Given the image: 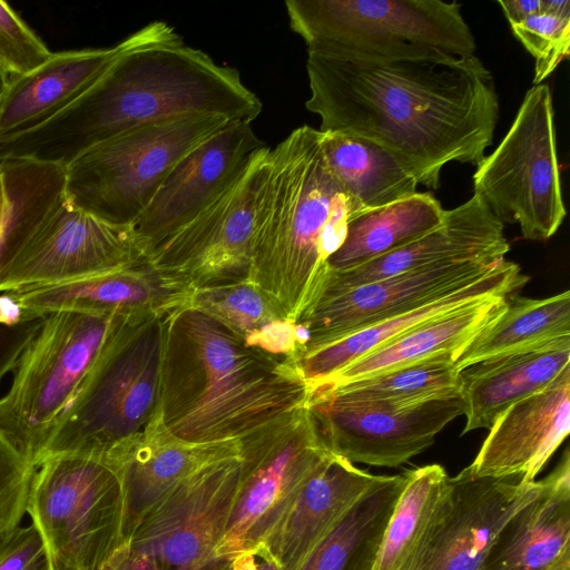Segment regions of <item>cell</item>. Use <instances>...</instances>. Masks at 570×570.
<instances>
[{"mask_svg":"<svg viewBox=\"0 0 570 570\" xmlns=\"http://www.w3.org/2000/svg\"><path fill=\"white\" fill-rule=\"evenodd\" d=\"M306 71L320 131L384 147L428 188L450 163L478 166L492 145L499 97L475 55L307 49Z\"/></svg>","mask_w":570,"mask_h":570,"instance_id":"6da1fadb","label":"cell"},{"mask_svg":"<svg viewBox=\"0 0 570 570\" xmlns=\"http://www.w3.org/2000/svg\"><path fill=\"white\" fill-rule=\"evenodd\" d=\"M263 109L239 72L187 46L175 29L154 21L110 68L61 112L0 139V161L27 159L63 167L129 130L188 115L253 122Z\"/></svg>","mask_w":570,"mask_h":570,"instance_id":"7a4b0ae2","label":"cell"},{"mask_svg":"<svg viewBox=\"0 0 570 570\" xmlns=\"http://www.w3.org/2000/svg\"><path fill=\"white\" fill-rule=\"evenodd\" d=\"M307 396L293 357L247 346L189 301L164 314L159 413L177 439L239 440Z\"/></svg>","mask_w":570,"mask_h":570,"instance_id":"3957f363","label":"cell"},{"mask_svg":"<svg viewBox=\"0 0 570 570\" xmlns=\"http://www.w3.org/2000/svg\"><path fill=\"white\" fill-rule=\"evenodd\" d=\"M360 212L326 164L320 130L294 129L271 148L248 279L296 323L315 301L348 219Z\"/></svg>","mask_w":570,"mask_h":570,"instance_id":"277c9868","label":"cell"},{"mask_svg":"<svg viewBox=\"0 0 570 570\" xmlns=\"http://www.w3.org/2000/svg\"><path fill=\"white\" fill-rule=\"evenodd\" d=\"M164 314L135 313L116 327L53 423L36 464L58 454L106 456L159 411Z\"/></svg>","mask_w":570,"mask_h":570,"instance_id":"5b68a950","label":"cell"},{"mask_svg":"<svg viewBox=\"0 0 570 570\" xmlns=\"http://www.w3.org/2000/svg\"><path fill=\"white\" fill-rule=\"evenodd\" d=\"M27 513L51 570H100L127 544L124 479L108 456L41 459L30 481Z\"/></svg>","mask_w":570,"mask_h":570,"instance_id":"8992f818","label":"cell"},{"mask_svg":"<svg viewBox=\"0 0 570 570\" xmlns=\"http://www.w3.org/2000/svg\"><path fill=\"white\" fill-rule=\"evenodd\" d=\"M232 121L188 115L116 136L66 166L65 197L106 222L132 225L171 168Z\"/></svg>","mask_w":570,"mask_h":570,"instance_id":"52a82bcc","label":"cell"},{"mask_svg":"<svg viewBox=\"0 0 570 570\" xmlns=\"http://www.w3.org/2000/svg\"><path fill=\"white\" fill-rule=\"evenodd\" d=\"M127 315L51 313L23 351L0 399V430L33 465L53 423Z\"/></svg>","mask_w":570,"mask_h":570,"instance_id":"ba28073f","label":"cell"},{"mask_svg":"<svg viewBox=\"0 0 570 570\" xmlns=\"http://www.w3.org/2000/svg\"><path fill=\"white\" fill-rule=\"evenodd\" d=\"M292 30L307 49L371 55L443 51L474 56V36L456 1L287 0Z\"/></svg>","mask_w":570,"mask_h":570,"instance_id":"9c48e42d","label":"cell"},{"mask_svg":"<svg viewBox=\"0 0 570 570\" xmlns=\"http://www.w3.org/2000/svg\"><path fill=\"white\" fill-rule=\"evenodd\" d=\"M549 86L530 88L499 146L473 175L474 193L522 237L548 240L566 217Z\"/></svg>","mask_w":570,"mask_h":570,"instance_id":"30bf717a","label":"cell"},{"mask_svg":"<svg viewBox=\"0 0 570 570\" xmlns=\"http://www.w3.org/2000/svg\"><path fill=\"white\" fill-rule=\"evenodd\" d=\"M240 441V478L216 554L233 560L263 542L298 491L332 453L303 405Z\"/></svg>","mask_w":570,"mask_h":570,"instance_id":"8fae6325","label":"cell"},{"mask_svg":"<svg viewBox=\"0 0 570 570\" xmlns=\"http://www.w3.org/2000/svg\"><path fill=\"white\" fill-rule=\"evenodd\" d=\"M269 156L267 146L255 151L210 204L148 254V263L191 292L248 279Z\"/></svg>","mask_w":570,"mask_h":570,"instance_id":"7c38bea8","label":"cell"},{"mask_svg":"<svg viewBox=\"0 0 570 570\" xmlns=\"http://www.w3.org/2000/svg\"><path fill=\"white\" fill-rule=\"evenodd\" d=\"M240 478V455L213 463L176 485L141 518L128 546L158 570H228L219 558Z\"/></svg>","mask_w":570,"mask_h":570,"instance_id":"4fadbf2b","label":"cell"},{"mask_svg":"<svg viewBox=\"0 0 570 570\" xmlns=\"http://www.w3.org/2000/svg\"><path fill=\"white\" fill-rule=\"evenodd\" d=\"M305 405L332 453L352 463L387 468L425 451L448 423L464 414L461 394L392 407L309 392Z\"/></svg>","mask_w":570,"mask_h":570,"instance_id":"5bb4252c","label":"cell"},{"mask_svg":"<svg viewBox=\"0 0 570 570\" xmlns=\"http://www.w3.org/2000/svg\"><path fill=\"white\" fill-rule=\"evenodd\" d=\"M542 487L543 479L479 476L468 466L449 476L411 570H479L505 522Z\"/></svg>","mask_w":570,"mask_h":570,"instance_id":"9a60e30c","label":"cell"},{"mask_svg":"<svg viewBox=\"0 0 570 570\" xmlns=\"http://www.w3.org/2000/svg\"><path fill=\"white\" fill-rule=\"evenodd\" d=\"M145 259L132 225L106 222L65 197L8 269L0 293L96 276Z\"/></svg>","mask_w":570,"mask_h":570,"instance_id":"2e32d148","label":"cell"},{"mask_svg":"<svg viewBox=\"0 0 570 570\" xmlns=\"http://www.w3.org/2000/svg\"><path fill=\"white\" fill-rule=\"evenodd\" d=\"M504 258L432 265L320 296L296 322L301 341L296 352L331 343L426 303L483 276Z\"/></svg>","mask_w":570,"mask_h":570,"instance_id":"e0dca14e","label":"cell"},{"mask_svg":"<svg viewBox=\"0 0 570 570\" xmlns=\"http://www.w3.org/2000/svg\"><path fill=\"white\" fill-rule=\"evenodd\" d=\"M264 146L252 122L235 120L186 154L132 224L146 256L210 204Z\"/></svg>","mask_w":570,"mask_h":570,"instance_id":"ac0fdd59","label":"cell"},{"mask_svg":"<svg viewBox=\"0 0 570 570\" xmlns=\"http://www.w3.org/2000/svg\"><path fill=\"white\" fill-rule=\"evenodd\" d=\"M509 250L503 223L474 193L465 203L444 210L442 223L424 236L364 265L328 271L316 298L432 265L504 258Z\"/></svg>","mask_w":570,"mask_h":570,"instance_id":"d6986e66","label":"cell"},{"mask_svg":"<svg viewBox=\"0 0 570 570\" xmlns=\"http://www.w3.org/2000/svg\"><path fill=\"white\" fill-rule=\"evenodd\" d=\"M570 367L494 421L474 461L479 476L533 481L570 430Z\"/></svg>","mask_w":570,"mask_h":570,"instance_id":"ffe728a7","label":"cell"},{"mask_svg":"<svg viewBox=\"0 0 570 570\" xmlns=\"http://www.w3.org/2000/svg\"><path fill=\"white\" fill-rule=\"evenodd\" d=\"M238 455L239 440L191 443L177 439L158 411L141 433L106 455L124 479L127 543L146 512L171 489L206 466Z\"/></svg>","mask_w":570,"mask_h":570,"instance_id":"44dd1931","label":"cell"},{"mask_svg":"<svg viewBox=\"0 0 570 570\" xmlns=\"http://www.w3.org/2000/svg\"><path fill=\"white\" fill-rule=\"evenodd\" d=\"M24 320L55 312L156 313L187 303L191 291L153 267L147 259L80 279L10 292Z\"/></svg>","mask_w":570,"mask_h":570,"instance_id":"7402d4cb","label":"cell"},{"mask_svg":"<svg viewBox=\"0 0 570 570\" xmlns=\"http://www.w3.org/2000/svg\"><path fill=\"white\" fill-rule=\"evenodd\" d=\"M528 279L518 264L504 258L465 285L331 343L298 351L293 360L309 390L421 323L487 296L518 294Z\"/></svg>","mask_w":570,"mask_h":570,"instance_id":"603a6c76","label":"cell"},{"mask_svg":"<svg viewBox=\"0 0 570 570\" xmlns=\"http://www.w3.org/2000/svg\"><path fill=\"white\" fill-rule=\"evenodd\" d=\"M479 570H570L569 450L538 497L502 527Z\"/></svg>","mask_w":570,"mask_h":570,"instance_id":"cb8c5ba5","label":"cell"},{"mask_svg":"<svg viewBox=\"0 0 570 570\" xmlns=\"http://www.w3.org/2000/svg\"><path fill=\"white\" fill-rule=\"evenodd\" d=\"M570 367V335L473 363L460 371L466 416L463 433L490 429L501 413L552 383Z\"/></svg>","mask_w":570,"mask_h":570,"instance_id":"d4e9b609","label":"cell"},{"mask_svg":"<svg viewBox=\"0 0 570 570\" xmlns=\"http://www.w3.org/2000/svg\"><path fill=\"white\" fill-rule=\"evenodd\" d=\"M134 33L110 48L53 52L33 71L9 81L0 99V139L48 121L85 94L129 48Z\"/></svg>","mask_w":570,"mask_h":570,"instance_id":"484cf974","label":"cell"},{"mask_svg":"<svg viewBox=\"0 0 570 570\" xmlns=\"http://www.w3.org/2000/svg\"><path fill=\"white\" fill-rule=\"evenodd\" d=\"M377 475L331 453L264 542L283 570H296Z\"/></svg>","mask_w":570,"mask_h":570,"instance_id":"4316f807","label":"cell"},{"mask_svg":"<svg viewBox=\"0 0 570 570\" xmlns=\"http://www.w3.org/2000/svg\"><path fill=\"white\" fill-rule=\"evenodd\" d=\"M509 296H487L430 318L363 355L316 386L367 377L442 352H454L458 356L503 311Z\"/></svg>","mask_w":570,"mask_h":570,"instance_id":"83f0119b","label":"cell"},{"mask_svg":"<svg viewBox=\"0 0 570 570\" xmlns=\"http://www.w3.org/2000/svg\"><path fill=\"white\" fill-rule=\"evenodd\" d=\"M407 473L377 475L296 570H374Z\"/></svg>","mask_w":570,"mask_h":570,"instance_id":"f1b7e54d","label":"cell"},{"mask_svg":"<svg viewBox=\"0 0 570 570\" xmlns=\"http://www.w3.org/2000/svg\"><path fill=\"white\" fill-rule=\"evenodd\" d=\"M0 285L52 210L65 199L66 167L36 160L0 161Z\"/></svg>","mask_w":570,"mask_h":570,"instance_id":"f546056e","label":"cell"},{"mask_svg":"<svg viewBox=\"0 0 570 570\" xmlns=\"http://www.w3.org/2000/svg\"><path fill=\"white\" fill-rule=\"evenodd\" d=\"M444 209L430 193L414 195L352 216L341 246L327 261L328 271L364 265L436 228Z\"/></svg>","mask_w":570,"mask_h":570,"instance_id":"4dcf8cb0","label":"cell"},{"mask_svg":"<svg viewBox=\"0 0 570 570\" xmlns=\"http://www.w3.org/2000/svg\"><path fill=\"white\" fill-rule=\"evenodd\" d=\"M320 132L331 173L361 212L416 193L414 175L384 147L356 136Z\"/></svg>","mask_w":570,"mask_h":570,"instance_id":"1f68e13d","label":"cell"},{"mask_svg":"<svg viewBox=\"0 0 570 570\" xmlns=\"http://www.w3.org/2000/svg\"><path fill=\"white\" fill-rule=\"evenodd\" d=\"M189 303L212 316L249 347L293 357L301 345L296 323L249 279L191 292Z\"/></svg>","mask_w":570,"mask_h":570,"instance_id":"d6a6232c","label":"cell"},{"mask_svg":"<svg viewBox=\"0 0 570 570\" xmlns=\"http://www.w3.org/2000/svg\"><path fill=\"white\" fill-rule=\"evenodd\" d=\"M455 358L454 352H442L367 377L316 386L308 393L392 407L417 405L461 394V374Z\"/></svg>","mask_w":570,"mask_h":570,"instance_id":"836d02e7","label":"cell"},{"mask_svg":"<svg viewBox=\"0 0 570 570\" xmlns=\"http://www.w3.org/2000/svg\"><path fill=\"white\" fill-rule=\"evenodd\" d=\"M570 335V292L547 298L518 294L458 354L459 371L481 360L542 341Z\"/></svg>","mask_w":570,"mask_h":570,"instance_id":"e575fe53","label":"cell"},{"mask_svg":"<svg viewBox=\"0 0 570 570\" xmlns=\"http://www.w3.org/2000/svg\"><path fill=\"white\" fill-rule=\"evenodd\" d=\"M406 473L407 481L387 522L374 570H411L449 479L439 464Z\"/></svg>","mask_w":570,"mask_h":570,"instance_id":"d590c367","label":"cell"},{"mask_svg":"<svg viewBox=\"0 0 570 570\" xmlns=\"http://www.w3.org/2000/svg\"><path fill=\"white\" fill-rule=\"evenodd\" d=\"M510 27L535 60L533 86L543 83L570 53V19L538 12Z\"/></svg>","mask_w":570,"mask_h":570,"instance_id":"8d00e7d4","label":"cell"},{"mask_svg":"<svg viewBox=\"0 0 570 570\" xmlns=\"http://www.w3.org/2000/svg\"><path fill=\"white\" fill-rule=\"evenodd\" d=\"M52 53L9 3L0 0V67L9 81L39 68Z\"/></svg>","mask_w":570,"mask_h":570,"instance_id":"74e56055","label":"cell"},{"mask_svg":"<svg viewBox=\"0 0 570 570\" xmlns=\"http://www.w3.org/2000/svg\"><path fill=\"white\" fill-rule=\"evenodd\" d=\"M33 463L0 430V540L12 532L27 513Z\"/></svg>","mask_w":570,"mask_h":570,"instance_id":"f35d334b","label":"cell"},{"mask_svg":"<svg viewBox=\"0 0 570 570\" xmlns=\"http://www.w3.org/2000/svg\"><path fill=\"white\" fill-rule=\"evenodd\" d=\"M0 570H51L46 547L35 525H19L0 540Z\"/></svg>","mask_w":570,"mask_h":570,"instance_id":"ab89813d","label":"cell"},{"mask_svg":"<svg viewBox=\"0 0 570 570\" xmlns=\"http://www.w3.org/2000/svg\"><path fill=\"white\" fill-rule=\"evenodd\" d=\"M45 317L29 318L13 326L0 324V382L9 372L14 371Z\"/></svg>","mask_w":570,"mask_h":570,"instance_id":"60d3db41","label":"cell"},{"mask_svg":"<svg viewBox=\"0 0 570 570\" xmlns=\"http://www.w3.org/2000/svg\"><path fill=\"white\" fill-rule=\"evenodd\" d=\"M100 570H158L148 556L122 547Z\"/></svg>","mask_w":570,"mask_h":570,"instance_id":"b9f144b4","label":"cell"},{"mask_svg":"<svg viewBox=\"0 0 570 570\" xmlns=\"http://www.w3.org/2000/svg\"><path fill=\"white\" fill-rule=\"evenodd\" d=\"M510 26L517 24L531 14L540 12V0H499Z\"/></svg>","mask_w":570,"mask_h":570,"instance_id":"7bdbcfd3","label":"cell"},{"mask_svg":"<svg viewBox=\"0 0 570 570\" xmlns=\"http://www.w3.org/2000/svg\"><path fill=\"white\" fill-rule=\"evenodd\" d=\"M23 321V309L11 293H0V324L13 326Z\"/></svg>","mask_w":570,"mask_h":570,"instance_id":"ee69618b","label":"cell"},{"mask_svg":"<svg viewBox=\"0 0 570 570\" xmlns=\"http://www.w3.org/2000/svg\"><path fill=\"white\" fill-rule=\"evenodd\" d=\"M250 551L258 570H283L264 541L255 546Z\"/></svg>","mask_w":570,"mask_h":570,"instance_id":"f6af8a7d","label":"cell"},{"mask_svg":"<svg viewBox=\"0 0 570 570\" xmlns=\"http://www.w3.org/2000/svg\"><path fill=\"white\" fill-rule=\"evenodd\" d=\"M540 12L561 19H570V1L540 0Z\"/></svg>","mask_w":570,"mask_h":570,"instance_id":"bcb514c9","label":"cell"},{"mask_svg":"<svg viewBox=\"0 0 570 570\" xmlns=\"http://www.w3.org/2000/svg\"><path fill=\"white\" fill-rule=\"evenodd\" d=\"M230 570H258L252 551L236 554L232 560Z\"/></svg>","mask_w":570,"mask_h":570,"instance_id":"7dc6e473","label":"cell"},{"mask_svg":"<svg viewBox=\"0 0 570 570\" xmlns=\"http://www.w3.org/2000/svg\"><path fill=\"white\" fill-rule=\"evenodd\" d=\"M8 85H9V76L0 67V99L2 98Z\"/></svg>","mask_w":570,"mask_h":570,"instance_id":"c3c4849f","label":"cell"},{"mask_svg":"<svg viewBox=\"0 0 570 570\" xmlns=\"http://www.w3.org/2000/svg\"><path fill=\"white\" fill-rule=\"evenodd\" d=\"M3 205H4V193H3L2 178H1V174H0V217L2 214Z\"/></svg>","mask_w":570,"mask_h":570,"instance_id":"681fc988","label":"cell"},{"mask_svg":"<svg viewBox=\"0 0 570 570\" xmlns=\"http://www.w3.org/2000/svg\"><path fill=\"white\" fill-rule=\"evenodd\" d=\"M228 570H230V568Z\"/></svg>","mask_w":570,"mask_h":570,"instance_id":"f907efd6","label":"cell"}]
</instances>
